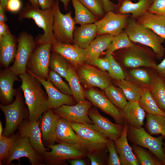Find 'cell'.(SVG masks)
Instances as JSON below:
<instances>
[{
    "label": "cell",
    "instance_id": "cell-26",
    "mask_svg": "<svg viewBox=\"0 0 165 165\" xmlns=\"http://www.w3.org/2000/svg\"><path fill=\"white\" fill-rule=\"evenodd\" d=\"M135 3L131 0H121L117 5L115 12L121 14H131V18L136 20L147 11L153 0H138Z\"/></svg>",
    "mask_w": 165,
    "mask_h": 165
},
{
    "label": "cell",
    "instance_id": "cell-9",
    "mask_svg": "<svg viewBox=\"0 0 165 165\" xmlns=\"http://www.w3.org/2000/svg\"><path fill=\"white\" fill-rule=\"evenodd\" d=\"M54 16L53 31L54 36L59 43L71 44L73 42L75 23L69 11L63 14L60 10L58 0H55L52 7Z\"/></svg>",
    "mask_w": 165,
    "mask_h": 165
},
{
    "label": "cell",
    "instance_id": "cell-17",
    "mask_svg": "<svg viewBox=\"0 0 165 165\" xmlns=\"http://www.w3.org/2000/svg\"><path fill=\"white\" fill-rule=\"evenodd\" d=\"M86 98L95 106L112 117L116 123L124 125L125 122L120 110L101 92L90 88L85 91Z\"/></svg>",
    "mask_w": 165,
    "mask_h": 165
},
{
    "label": "cell",
    "instance_id": "cell-49",
    "mask_svg": "<svg viewBox=\"0 0 165 165\" xmlns=\"http://www.w3.org/2000/svg\"><path fill=\"white\" fill-rule=\"evenodd\" d=\"M21 0H8L6 4V10L12 13L19 12L22 9Z\"/></svg>",
    "mask_w": 165,
    "mask_h": 165
},
{
    "label": "cell",
    "instance_id": "cell-30",
    "mask_svg": "<svg viewBox=\"0 0 165 165\" xmlns=\"http://www.w3.org/2000/svg\"><path fill=\"white\" fill-rule=\"evenodd\" d=\"M56 133L58 142L80 144L79 139L70 122L65 119L58 118Z\"/></svg>",
    "mask_w": 165,
    "mask_h": 165
},
{
    "label": "cell",
    "instance_id": "cell-32",
    "mask_svg": "<svg viewBox=\"0 0 165 165\" xmlns=\"http://www.w3.org/2000/svg\"><path fill=\"white\" fill-rule=\"evenodd\" d=\"M138 103L148 114L159 115L165 117V112L159 107L149 88L143 87L142 92Z\"/></svg>",
    "mask_w": 165,
    "mask_h": 165
},
{
    "label": "cell",
    "instance_id": "cell-55",
    "mask_svg": "<svg viewBox=\"0 0 165 165\" xmlns=\"http://www.w3.org/2000/svg\"><path fill=\"white\" fill-rule=\"evenodd\" d=\"M81 159H75L70 160L69 161L71 165H86V163Z\"/></svg>",
    "mask_w": 165,
    "mask_h": 165
},
{
    "label": "cell",
    "instance_id": "cell-13",
    "mask_svg": "<svg viewBox=\"0 0 165 165\" xmlns=\"http://www.w3.org/2000/svg\"><path fill=\"white\" fill-rule=\"evenodd\" d=\"M93 105L90 101L85 100L76 105H63L52 110L59 117L69 122L83 124L92 128L93 123L89 117L88 112Z\"/></svg>",
    "mask_w": 165,
    "mask_h": 165
},
{
    "label": "cell",
    "instance_id": "cell-21",
    "mask_svg": "<svg viewBox=\"0 0 165 165\" xmlns=\"http://www.w3.org/2000/svg\"><path fill=\"white\" fill-rule=\"evenodd\" d=\"M18 76L12 72L9 67L1 70L0 100L1 104L6 105L13 102L16 91V89L13 88L14 83L20 81Z\"/></svg>",
    "mask_w": 165,
    "mask_h": 165
},
{
    "label": "cell",
    "instance_id": "cell-37",
    "mask_svg": "<svg viewBox=\"0 0 165 165\" xmlns=\"http://www.w3.org/2000/svg\"><path fill=\"white\" fill-rule=\"evenodd\" d=\"M128 80L139 85L142 87L149 88L153 80L152 76L146 70L134 68L130 70L127 74Z\"/></svg>",
    "mask_w": 165,
    "mask_h": 165
},
{
    "label": "cell",
    "instance_id": "cell-10",
    "mask_svg": "<svg viewBox=\"0 0 165 165\" xmlns=\"http://www.w3.org/2000/svg\"><path fill=\"white\" fill-rule=\"evenodd\" d=\"M121 59L127 67L137 68L143 67L156 69L157 64L156 56L152 51L133 42L129 47L123 49Z\"/></svg>",
    "mask_w": 165,
    "mask_h": 165
},
{
    "label": "cell",
    "instance_id": "cell-43",
    "mask_svg": "<svg viewBox=\"0 0 165 165\" xmlns=\"http://www.w3.org/2000/svg\"><path fill=\"white\" fill-rule=\"evenodd\" d=\"M61 77L54 71L50 70L48 79L61 92L66 94L72 96L69 84L64 81Z\"/></svg>",
    "mask_w": 165,
    "mask_h": 165
},
{
    "label": "cell",
    "instance_id": "cell-8",
    "mask_svg": "<svg viewBox=\"0 0 165 165\" xmlns=\"http://www.w3.org/2000/svg\"><path fill=\"white\" fill-rule=\"evenodd\" d=\"M10 137L11 145L9 154L3 162L4 164H11L13 160L25 157L32 165H44L42 157L32 148L28 137L21 136L17 132Z\"/></svg>",
    "mask_w": 165,
    "mask_h": 165
},
{
    "label": "cell",
    "instance_id": "cell-48",
    "mask_svg": "<svg viewBox=\"0 0 165 165\" xmlns=\"http://www.w3.org/2000/svg\"><path fill=\"white\" fill-rule=\"evenodd\" d=\"M106 153L102 154H87V156L90 159L91 165L105 164Z\"/></svg>",
    "mask_w": 165,
    "mask_h": 165
},
{
    "label": "cell",
    "instance_id": "cell-57",
    "mask_svg": "<svg viewBox=\"0 0 165 165\" xmlns=\"http://www.w3.org/2000/svg\"><path fill=\"white\" fill-rule=\"evenodd\" d=\"M63 4L64 9L65 11L68 10L69 3L71 0H59Z\"/></svg>",
    "mask_w": 165,
    "mask_h": 165
},
{
    "label": "cell",
    "instance_id": "cell-20",
    "mask_svg": "<svg viewBox=\"0 0 165 165\" xmlns=\"http://www.w3.org/2000/svg\"><path fill=\"white\" fill-rule=\"evenodd\" d=\"M58 118L52 109L50 108L44 112L40 118L42 140L46 146L55 144L58 141L56 131Z\"/></svg>",
    "mask_w": 165,
    "mask_h": 165
},
{
    "label": "cell",
    "instance_id": "cell-53",
    "mask_svg": "<svg viewBox=\"0 0 165 165\" xmlns=\"http://www.w3.org/2000/svg\"><path fill=\"white\" fill-rule=\"evenodd\" d=\"M155 69L160 76L165 80V57L160 64L157 65Z\"/></svg>",
    "mask_w": 165,
    "mask_h": 165
},
{
    "label": "cell",
    "instance_id": "cell-54",
    "mask_svg": "<svg viewBox=\"0 0 165 165\" xmlns=\"http://www.w3.org/2000/svg\"><path fill=\"white\" fill-rule=\"evenodd\" d=\"M10 31L9 27L5 22L0 23V38L5 36Z\"/></svg>",
    "mask_w": 165,
    "mask_h": 165
},
{
    "label": "cell",
    "instance_id": "cell-23",
    "mask_svg": "<svg viewBox=\"0 0 165 165\" xmlns=\"http://www.w3.org/2000/svg\"><path fill=\"white\" fill-rule=\"evenodd\" d=\"M128 125L125 122L120 137L114 142L121 165H140V163L129 145L127 137Z\"/></svg>",
    "mask_w": 165,
    "mask_h": 165
},
{
    "label": "cell",
    "instance_id": "cell-50",
    "mask_svg": "<svg viewBox=\"0 0 165 165\" xmlns=\"http://www.w3.org/2000/svg\"><path fill=\"white\" fill-rule=\"evenodd\" d=\"M91 64L96 66L104 72H108L110 67L109 63L105 57L97 58L93 61Z\"/></svg>",
    "mask_w": 165,
    "mask_h": 165
},
{
    "label": "cell",
    "instance_id": "cell-40",
    "mask_svg": "<svg viewBox=\"0 0 165 165\" xmlns=\"http://www.w3.org/2000/svg\"><path fill=\"white\" fill-rule=\"evenodd\" d=\"M105 93L110 101L120 110L123 109L128 101L121 89L112 84L105 90Z\"/></svg>",
    "mask_w": 165,
    "mask_h": 165
},
{
    "label": "cell",
    "instance_id": "cell-2",
    "mask_svg": "<svg viewBox=\"0 0 165 165\" xmlns=\"http://www.w3.org/2000/svg\"><path fill=\"white\" fill-rule=\"evenodd\" d=\"M32 19L44 33L38 35L35 39L37 44H50L52 46L58 42L56 40L53 31L54 16L52 7L42 10L33 6L30 2L27 3L18 12V19L21 21L24 19Z\"/></svg>",
    "mask_w": 165,
    "mask_h": 165
},
{
    "label": "cell",
    "instance_id": "cell-19",
    "mask_svg": "<svg viewBox=\"0 0 165 165\" xmlns=\"http://www.w3.org/2000/svg\"><path fill=\"white\" fill-rule=\"evenodd\" d=\"M51 51L60 54L74 66L82 65L87 60L86 50L74 44L58 42L52 46Z\"/></svg>",
    "mask_w": 165,
    "mask_h": 165
},
{
    "label": "cell",
    "instance_id": "cell-52",
    "mask_svg": "<svg viewBox=\"0 0 165 165\" xmlns=\"http://www.w3.org/2000/svg\"><path fill=\"white\" fill-rule=\"evenodd\" d=\"M39 6L41 9L46 10L51 8L55 0H38Z\"/></svg>",
    "mask_w": 165,
    "mask_h": 165
},
{
    "label": "cell",
    "instance_id": "cell-34",
    "mask_svg": "<svg viewBox=\"0 0 165 165\" xmlns=\"http://www.w3.org/2000/svg\"><path fill=\"white\" fill-rule=\"evenodd\" d=\"M67 81L71 89L72 96L76 102L86 100L85 91L81 85L78 75L71 65L68 71Z\"/></svg>",
    "mask_w": 165,
    "mask_h": 165
},
{
    "label": "cell",
    "instance_id": "cell-25",
    "mask_svg": "<svg viewBox=\"0 0 165 165\" xmlns=\"http://www.w3.org/2000/svg\"><path fill=\"white\" fill-rule=\"evenodd\" d=\"M120 111L125 122L129 126L140 128L144 125L145 112L138 102L128 101L124 108Z\"/></svg>",
    "mask_w": 165,
    "mask_h": 165
},
{
    "label": "cell",
    "instance_id": "cell-41",
    "mask_svg": "<svg viewBox=\"0 0 165 165\" xmlns=\"http://www.w3.org/2000/svg\"><path fill=\"white\" fill-rule=\"evenodd\" d=\"M132 43L127 34L123 31L114 36L112 40L105 52V54H112L117 50L130 46Z\"/></svg>",
    "mask_w": 165,
    "mask_h": 165
},
{
    "label": "cell",
    "instance_id": "cell-18",
    "mask_svg": "<svg viewBox=\"0 0 165 165\" xmlns=\"http://www.w3.org/2000/svg\"><path fill=\"white\" fill-rule=\"evenodd\" d=\"M40 121L24 119L20 124L17 132L21 136H27L35 150L42 156L48 150L44 145L39 127Z\"/></svg>",
    "mask_w": 165,
    "mask_h": 165
},
{
    "label": "cell",
    "instance_id": "cell-24",
    "mask_svg": "<svg viewBox=\"0 0 165 165\" xmlns=\"http://www.w3.org/2000/svg\"><path fill=\"white\" fill-rule=\"evenodd\" d=\"M17 47V38L10 31L0 38V62L4 68L14 61Z\"/></svg>",
    "mask_w": 165,
    "mask_h": 165
},
{
    "label": "cell",
    "instance_id": "cell-51",
    "mask_svg": "<svg viewBox=\"0 0 165 165\" xmlns=\"http://www.w3.org/2000/svg\"><path fill=\"white\" fill-rule=\"evenodd\" d=\"M101 2L105 12L109 11L115 12L117 5L110 0H100Z\"/></svg>",
    "mask_w": 165,
    "mask_h": 165
},
{
    "label": "cell",
    "instance_id": "cell-60",
    "mask_svg": "<svg viewBox=\"0 0 165 165\" xmlns=\"http://www.w3.org/2000/svg\"><path fill=\"white\" fill-rule=\"evenodd\" d=\"M3 128L2 126V123L1 121L0 122V137L2 136L3 135Z\"/></svg>",
    "mask_w": 165,
    "mask_h": 165
},
{
    "label": "cell",
    "instance_id": "cell-7",
    "mask_svg": "<svg viewBox=\"0 0 165 165\" xmlns=\"http://www.w3.org/2000/svg\"><path fill=\"white\" fill-rule=\"evenodd\" d=\"M127 137L132 144L148 149L165 165V155L163 148V141L165 138L163 135L154 137L142 127L136 128L128 126Z\"/></svg>",
    "mask_w": 165,
    "mask_h": 165
},
{
    "label": "cell",
    "instance_id": "cell-16",
    "mask_svg": "<svg viewBox=\"0 0 165 165\" xmlns=\"http://www.w3.org/2000/svg\"><path fill=\"white\" fill-rule=\"evenodd\" d=\"M78 75L80 82L87 86L97 87L104 90L111 84L108 73L88 64L81 65Z\"/></svg>",
    "mask_w": 165,
    "mask_h": 165
},
{
    "label": "cell",
    "instance_id": "cell-58",
    "mask_svg": "<svg viewBox=\"0 0 165 165\" xmlns=\"http://www.w3.org/2000/svg\"><path fill=\"white\" fill-rule=\"evenodd\" d=\"M29 2L35 7L40 8L38 0H28Z\"/></svg>",
    "mask_w": 165,
    "mask_h": 165
},
{
    "label": "cell",
    "instance_id": "cell-28",
    "mask_svg": "<svg viewBox=\"0 0 165 165\" xmlns=\"http://www.w3.org/2000/svg\"><path fill=\"white\" fill-rule=\"evenodd\" d=\"M97 35V28L95 23L81 25L75 28L73 42L74 44L86 49Z\"/></svg>",
    "mask_w": 165,
    "mask_h": 165
},
{
    "label": "cell",
    "instance_id": "cell-1",
    "mask_svg": "<svg viewBox=\"0 0 165 165\" xmlns=\"http://www.w3.org/2000/svg\"><path fill=\"white\" fill-rule=\"evenodd\" d=\"M22 81V89L29 111L28 119L37 121L49 108L47 94L41 83L32 74L27 71L19 75Z\"/></svg>",
    "mask_w": 165,
    "mask_h": 165
},
{
    "label": "cell",
    "instance_id": "cell-62",
    "mask_svg": "<svg viewBox=\"0 0 165 165\" xmlns=\"http://www.w3.org/2000/svg\"><path fill=\"white\" fill-rule=\"evenodd\" d=\"M118 0V1H119L121 0Z\"/></svg>",
    "mask_w": 165,
    "mask_h": 165
},
{
    "label": "cell",
    "instance_id": "cell-44",
    "mask_svg": "<svg viewBox=\"0 0 165 165\" xmlns=\"http://www.w3.org/2000/svg\"><path fill=\"white\" fill-rule=\"evenodd\" d=\"M98 19L102 18L105 12L100 0H79Z\"/></svg>",
    "mask_w": 165,
    "mask_h": 165
},
{
    "label": "cell",
    "instance_id": "cell-47",
    "mask_svg": "<svg viewBox=\"0 0 165 165\" xmlns=\"http://www.w3.org/2000/svg\"><path fill=\"white\" fill-rule=\"evenodd\" d=\"M147 12L165 16V0H153Z\"/></svg>",
    "mask_w": 165,
    "mask_h": 165
},
{
    "label": "cell",
    "instance_id": "cell-42",
    "mask_svg": "<svg viewBox=\"0 0 165 165\" xmlns=\"http://www.w3.org/2000/svg\"><path fill=\"white\" fill-rule=\"evenodd\" d=\"M105 57L109 63L110 67L108 72L111 78L116 80L125 79V73L119 64L114 59L112 54L105 55Z\"/></svg>",
    "mask_w": 165,
    "mask_h": 165
},
{
    "label": "cell",
    "instance_id": "cell-33",
    "mask_svg": "<svg viewBox=\"0 0 165 165\" xmlns=\"http://www.w3.org/2000/svg\"><path fill=\"white\" fill-rule=\"evenodd\" d=\"M116 84L121 89L127 100L138 102L142 92V87L126 79L116 80Z\"/></svg>",
    "mask_w": 165,
    "mask_h": 165
},
{
    "label": "cell",
    "instance_id": "cell-22",
    "mask_svg": "<svg viewBox=\"0 0 165 165\" xmlns=\"http://www.w3.org/2000/svg\"><path fill=\"white\" fill-rule=\"evenodd\" d=\"M35 76L39 81L46 90L48 97L49 109L57 108L63 105H75V101L72 96L66 94L61 92L49 79L45 80Z\"/></svg>",
    "mask_w": 165,
    "mask_h": 165
},
{
    "label": "cell",
    "instance_id": "cell-31",
    "mask_svg": "<svg viewBox=\"0 0 165 165\" xmlns=\"http://www.w3.org/2000/svg\"><path fill=\"white\" fill-rule=\"evenodd\" d=\"M75 10L74 20L80 26L95 23L97 18L79 0H71Z\"/></svg>",
    "mask_w": 165,
    "mask_h": 165
},
{
    "label": "cell",
    "instance_id": "cell-15",
    "mask_svg": "<svg viewBox=\"0 0 165 165\" xmlns=\"http://www.w3.org/2000/svg\"><path fill=\"white\" fill-rule=\"evenodd\" d=\"M88 116L93 123L92 128L104 136L114 142L120 137L124 125L114 123L103 117L96 107H92L90 109Z\"/></svg>",
    "mask_w": 165,
    "mask_h": 165
},
{
    "label": "cell",
    "instance_id": "cell-29",
    "mask_svg": "<svg viewBox=\"0 0 165 165\" xmlns=\"http://www.w3.org/2000/svg\"><path fill=\"white\" fill-rule=\"evenodd\" d=\"M113 37L107 34L97 35L86 49V61L91 64L93 61L99 58L101 54L107 50Z\"/></svg>",
    "mask_w": 165,
    "mask_h": 165
},
{
    "label": "cell",
    "instance_id": "cell-5",
    "mask_svg": "<svg viewBox=\"0 0 165 165\" xmlns=\"http://www.w3.org/2000/svg\"><path fill=\"white\" fill-rule=\"evenodd\" d=\"M59 143L47 146L51 150L46 152L42 156L44 165H64L67 160L82 159L87 156V152L80 144Z\"/></svg>",
    "mask_w": 165,
    "mask_h": 165
},
{
    "label": "cell",
    "instance_id": "cell-59",
    "mask_svg": "<svg viewBox=\"0 0 165 165\" xmlns=\"http://www.w3.org/2000/svg\"><path fill=\"white\" fill-rule=\"evenodd\" d=\"M8 1V0H0V5L2 7L6 12L7 11L6 7Z\"/></svg>",
    "mask_w": 165,
    "mask_h": 165
},
{
    "label": "cell",
    "instance_id": "cell-11",
    "mask_svg": "<svg viewBox=\"0 0 165 165\" xmlns=\"http://www.w3.org/2000/svg\"><path fill=\"white\" fill-rule=\"evenodd\" d=\"M17 42L15 58L13 64L9 68L13 73L19 76L27 72L28 62L37 43L33 36L25 31L20 34Z\"/></svg>",
    "mask_w": 165,
    "mask_h": 165
},
{
    "label": "cell",
    "instance_id": "cell-3",
    "mask_svg": "<svg viewBox=\"0 0 165 165\" xmlns=\"http://www.w3.org/2000/svg\"><path fill=\"white\" fill-rule=\"evenodd\" d=\"M124 31L133 42L138 43L152 49L158 59L162 58L165 53L163 43L165 40L150 29L137 22L136 20L129 18Z\"/></svg>",
    "mask_w": 165,
    "mask_h": 165
},
{
    "label": "cell",
    "instance_id": "cell-39",
    "mask_svg": "<svg viewBox=\"0 0 165 165\" xmlns=\"http://www.w3.org/2000/svg\"><path fill=\"white\" fill-rule=\"evenodd\" d=\"M133 151L140 165H164L163 163L155 156L140 146L132 144Z\"/></svg>",
    "mask_w": 165,
    "mask_h": 165
},
{
    "label": "cell",
    "instance_id": "cell-6",
    "mask_svg": "<svg viewBox=\"0 0 165 165\" xmlns=\"http://www.w3.org/2000/svg\"><path fill=\"white\" fill-rule=\"evenodd\" d=\"M70 123L77 135L81 145L87 154L106 153L108 138L84 124L73 122H70Z\"/></svg>",
    "mask_w": 165,
    "mask_h": 165
},
{
    "label": "cell",
    "instance_id": "cell-4",
    "mask_svg": "<svg viewBox=\"0 0 165 165\" xmlns=\"http://www.w3.org/2000/svg\"><path fill=\"white\" fill-rule=\"evenodd\" d=\"M23 91L20 88L16 89L14 100L11 104H0V108L4 114L6 124L3 135L10 137L13 135L21 123L27 117L29 111L24 101Z\"/></svg>",
    "mask_w": 165,
    "mask_h": 165
},
{
    "label": "cell",
    "instance_id": "cell-46",
    "mask_svg": "<svg viewBox=\"0 0 165 165\" xmlns=\"http://www.w3.org/2000/svg\"><path fill=\"white\" fill-rule=\"evenodd\" d=\"M12 143L10 137L2 135L0 137V164L7 157L10 151Z\"/></svg>",
    "mask_w": 165,
    "mask_h": 165
},
{
    "label": "cell",
    "instance_id": "cell-38",
    "mask_svg": "<svg viewBox=\"0 0 165 165\" xmlns=\"http://www.w3.org/2000/svg\"><path fill=\"white\" fill-rule=\"evenodd\" d=\"M70 66L69 62L60 54L54 52L51 53L49 67L50 69L54 71L64 78L67 81L68 72Z\"/></svg>",
    "mask_w": 165,
    "mask_h": 165
},
{
    "label": "cell",
    "instance_id": "cell-36",
    "mask_svg": "<svg viewBox=\"0 0 165 165\" xmlns=\"http://www.w3.org/2000/svg\"><path fill=\"white\" fill-rule=\"evenodd\" d=\"M159 107L165 112V83L160 76H155L149 88Z\"/></svg>",
    "mask_w": 165,
    "mask_h": 165
},
{
    "label": "cell",
    "instance_id": "cell-35",
    "mask_svg": "<svg viewBox=\"0 0 165 165\" xmlns=\"http://www.w3.org/2000/svg\"><path fill=\"white\" fill-rule=\"evenodd\" d=\"M145 128L146 131L151 135L160 134L165 138V117L147 114Z\"/></svg>",
    "mask_w": 165,
    "mask_h": 165
},
{
    "label": "cell",
    "instance_id": "cell-27",
    "mask_svg": "<svg viewBox=\"0 0 165 165\" xmlns=\"http://www.w3.org/2000/svg\"><path fill=\"white\" fill-rule=\"evenodd\" d=\"M136 20L165 40V16L147 11Z\"/></svg>",
    "mask_w": 165,
    "mask_h": 165
},
{
    "label": "cell",
    "instance_id": "cell-12",
    "mask_svg": "<svg viewBox=\"0 0 165 165\" xmlns=\"http://www.w3.org/2000/svg\"><path fill=\"white\" fill-rule=\"evenodd\" d=\"M51 47L50 44H37L28 62L27 71L36 77L48 80Z\"/></svg>",
    "mask_w": 165,
    "mask_h": 165
},
{
    "label": "cell",
    "instance_id": "cell-45",
    "mask_svg": "<svg viewBox=\"0 0 165 165\" xmlns=\"http://www.w3.org/2000/svg\"><path fill=\"white\" fill-rule=\"evenodd\" d=\"M106 144L109 153L107 164L108 165H120L119 158L115 147L114 141L108 138Z\"/></svg>",
    "mask_w": 165,
    "mask_h": 165
},
{
    "label": "cell",
    "instance_id": "cell-14",
    "mask_svg": "<svg viewBox=\"0 0 165 165\" xmlns=\"http://www.w3.org/2000/svg\"><path fill=\"white\" fill-rule=\"evenodd\" d=\"M129 14H121L109 11L95 23L97 35L109 34L114 36L123 31L127 24Z\"/></svg>",
    "mask_w": 165,
    "mask_h": 165
},
{
    "label": "cell",
    "instance_id": "cell-56",
    "mask_svg": "<svg viewBox=\"0 0 165 165\" xmlns=\"http://www.w3.org/2000/svg\"><path fill=\"white\" fill-rule=\"evenodd\" d=\"M5 12L2 7L0 5V23H6V21L7 18L5 14Z\"/></svg>",
    "mask_w": 165,
    "mask_h": 165
},
{
    "label": "cell",
    "instance_id": "cell-61",
    "mask_svg": "<svg viewBox=\"0 0 165 165\" xmlns=\"http://www.w3.org/2000/svg\"><path fill=\"white\" fill-rule=\"evenodd\" d=\"M163 152L165 155V138L164 139V142H163Z\"/></svg>",
    "mask_w": 165,
    "mask_h": 165
}]
</instances>
